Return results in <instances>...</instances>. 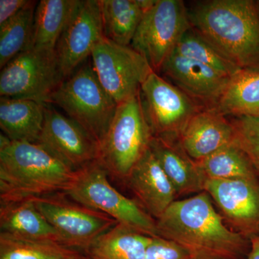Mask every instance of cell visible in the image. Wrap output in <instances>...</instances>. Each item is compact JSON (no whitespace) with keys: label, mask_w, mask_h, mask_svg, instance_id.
<instances>
[{"label":"cell","mask_w":259,"mask_h":259,"mask_svg":"<svg viewBox=\"0 0 259 259\" xmlns=\"http://www.w3.org/2000/svg\"><path fill=\"white\" fill-rule=\"evenodd\" d=\"M156 226L158 236L175 242L192 259H241L249 251L248 240L228 228L204 191L175 200Z\"/></svg>","instance_id":"1"},{"label":"cell","mask_w":259,"mask_h":259,"mask_svg":"<svg viewBox=\"0 0 259 259\" xmlns=\"http://www.w3.org/2000/svg\"><path fill=\"white\" fill-rule=\"evenodd\" d=\"M191 25L241 69L259 70V8L250 0H209L188 10Z\"/></svg>","instance_id":"2"},{"label":"cell","mask_w":259,"mask_h":259,"mask_svg":"<svg viewBox=\"0 0 259 259\" xmlns=\"http://www.w3.org/2000/svg\"><path fill=\"white\" fill-rule=\"evenodd\" d=\"M75 171L37 143L0 136V201L64 193Z\"/></svg>","instance_id":"3"},{"label":"cell","mask_w":259,"mask_h":259,"mask_svg":"<svg viewBox=\"0 0 259 259\" xmlns=\"http://www.w3.org/2000/svg\"><path fill=\"white\" fill-rule=\"evenodd\" d=\"M153 137L139 94L119 104L110 127L99 144L97 161L109 175L126 181L150 148Z\"/></svg>","instance_id":"4"},{"label":"cell","mask_w":259,"mask_h":259,"mask_svg":"<svg viewBox=\"0 0 259 259\" xmlns=\"http://www.w3.org/2000/svg\"><path fill=\"white\" fill-rule=\"evenodd\" d=\"M51 104L62 109L100 144L117 110V102L99 81L92 61L81 64L56 89Z\"/></svg>","instance_id":"5"},{"label":"cell","mask_w":259,"mask_h":259,"mask_svg":"<svg viewBox=\"0 0 259 259\" xmlns=\"http://www.w3.org/2000/svg\"><path fill=\"white\" fill-rule=\"evenodd\" d=\"M108 175L98 161L89 163L75 171L64 193L78 203L105 213L120 224L148 236H158L156 220L139 203L114 188Z\"/></svg>","instance_id":"6"},{"label":"cell","mask_w":259,"mask_h":259,"mask_svg":"<svg viewBox=\"0 0 259 259\" xmlns=\"http://www.w3.org/2000/svg\"><path fill=\"white\" fill-rule=\"evenodd\" d=\"M64 79L55 51L29 49L2 69L0 95L50 105L51 96Z\"/></svg>","instance_id":"7"},{"label":"cell","mask_w":259,"mask_h":259,"mask_svg":"<svg viewBox=\"0 0 259 259\" xmlns=\"http://www.w3.org/2000/svg\"><path fill=\"white\" fill-rule=\"evenodd\" d=\"M192 27L188 8L180 0H156L144 13L131 47L158 73Z\"/></svg>","instance_id":"8"},{"label":"cell","mask_w":259,"mask_h":259,"mask_svg":"<svg viewBox=\"0 0 259 259\" xmlns=\"http://www.w3.org/2000/svg\"><path fill=\"white\" fill-rule=\"evenodd\" d=\"M30 199L58 232L63 244L83 253L95 240L118 223L105 213L75 202L64 193Z\"/></svg>","instance_id":"9"},{"label":"cell","mask_w":259,"mask_h":259,"mask_svg":"<svg viewBox=\"0 0 259 259\" xmlns=\"http://www.w3.org/2000/svg\"><path fill=\"white\" fill-rule=\"evenodd\" d=\"M90 57L99 81L117 105L139 95L143 83L154 71L132 47L105 37L94 48Z\"/></svg>","instance_id":"10"},{"label":"cell","mask_w":259,"mask_h":259,"mask_svg":"<svg viewBox=\"0 0 259 259\" xmlns=\"http://www.w3.org/2000/svg\"><path fill=\"white\" fill-rule=\"evenodd\" d=\"M153 136L178 139L189 121L205 107L153 71L139 93Z\"/></svg>","instance_id":"11"},{"label":"cell","mask_w":259,"mask_h":259,"mask_svg":"<svg viewBox=\"0 0 259 259\" xmlns=\"http://www.w3.org/2000/svg\"><path fill=\"white\" fill-rule=\"evenodd\" d=\"M204 192L231 229L246 239L259 236L258 179L206 180Z\"/></svg>","instance_id":"12"},{"label":"cell","mask_w":259,"mask_h":259,"mask_svg":"<svg viewBox=\"0 0 259 259\" xmlns=\"http://www.w3.org/2000/svg\"><path fill=\"white\" fill-rule=\"evenodd\" d=\"M104 37L100 0H79L55 49L66 79L88 60Z\"/></svg>","instance_id":"13"},{"label":"cell","mask_w":259,"mask_h":259,"mask_svg":"<svg viewBox=\"0 0 259 259\" xmlns=\"http://www.w3.org/2000/svg\"><path fill=\"white\" fill-rule=\"evenodd\" d=\"M41 145L76 171L99 158V144L77 122L47 105Z\"/></svg>","instance_id":"14"},{"label":"cell","mask_w":259,"mask_h":259,"mask_svg":"<svg viewBox=\"0 0 259 259\" xmlns=\"http://www.w3.org/2000/svg\"><path fill=\"white\" fill-rule=\"evenodd\" d=\"M160 71L177 88L206 108L214 107L231 79L175 51L165 61Z\"/></svg>","instance_id":"15"},{"label":"cell","mask_w":259,"mask_h":259,"mask_svg":"<svg viewBox=\"0 0 259 259\" xmlns=\"http://www.w3.org/2000/svg\"><path fill=\"white\" fill-rule=\"evenodd\" d=\"M236 138L229 117L215 108H203L192 117L179 137L184 151L195 161H201L233 144Z\"/></svg>","instance_id":"16"},{"label":"cell","mask_w":259,"mask_h":259,"mask_svg":"<svg viewBox=\"0 0 259 259\" xmlns=\"http://www.w3.org/2000/svg\"><path fill=\"white\" fill-rule=\"evenodd\" d=\"M126 182L140 205L155 220L176 200V192L150 148Z\"/></svg>","instance_id":"17"},{"label":"cell","mask_w":259,"mask_h":259,"mask_svg":"<svg viewBox=\"0 0 259 259\" xmlns=\"http://www.w3.org/2000/svg\"><path fill=\"white\" fill-rule=\"evenodd\" d=\"M150 149L177 194L183 195L203 192L206 178L197 162L184 151L178 139L153 136Z\"/></svg>","instance_id":"18"},{"label":"cell","mask_w":259,"mask_h":259,"mask_svg":"<svg viewBox=\"0 0 259 259\" xmlns=\"http://www.w3.org/2000/svg\"><path fill=\"white\" fill-rule=\"evenodd\" d=\"M0 233L19 239L63 244L58 232L48 222L30 198L0 201Z\"/></svg>","instance_id":"19"},{"label":"cell","mask_w":259,"mask_h":259,"mask_svg":"<svg viewBox=\"0 0 259 259\" xmlns=\"http://www.w3.org/2000/svg\"><path fill=\"white\" fill-rule=\"evenodd\" d=\"M46 104L1 97L0 127L11 141L37 143L45 120Z\"/></svg>","instance_id":"20"},{"label":"cell","mask_w":259,"mask_h":259,"mask_svg":"<svg viewBox=\"0 0 259 259\" xmlns=\"http://www.w3.org/2000/svg\"><path fill=\"white\" fill-rule=\"evenodd\" d=\"M79 0H41L37 3L30 49L55 51ZM28 49V50H29Z\"/></svg>","instance_id":"21"},{"label":"cell","mask_w":259,"mask_h":259,"mask_svg":"<svg viewBox=\"0 0 259 259\" xmlns=\"http://www.w3.org/2000/svg\"><path fill=\"white\" fill-rule=\"evenodd\" d=\"M152 236L117 223L84 252L87 259H144Z\"/></svg>","instance_id":"22"},{"label":"cell","mask_w":259,"mask_h":259,"mask_svg":"<svg viewBox=\"0 0 259 259\" xmlns=\"http://www.w3.org/2000/svg\"><path fill=\"white\" fill-rule=\"evenodd\" d=\"M213 108L228 117H259V70L233 75Z\"/></svg>","instance_id":"23"},{"label":"cell","mask_w":259,"mask_h":259,"mask_svg":"<svg viewBox=\"0 0 259 259\" xmlns=\"http://www.w3.org/2000/svg\"><path fill=\"white\" fill-rule=\"evenodd\" d=\"M104 35L108 40L131 47L146 12L138 0H100Z\"/></svg>","instance_id":"24"},{"label":"cell","mask_w":259,"mask_h":259,"mask_svg":"<svg viewBox=\"0 0 259 259\" xmlns=\"http://www.w3.org/2000/svg\"><path fill=\"white\" fill-rule=\"evenodd\" d=\"M196 162L206 180L258 179V174L249 158L235 141Z\"/></svg>","instance_id":"25"},{"label":"cell","mask_w":259,"mask_h":259,"mask_svg":"<svg viewBox=\"0 0 259 259\" xmlns=\"http://www.w3.org/2000/svg\"><path fill=\"white\" fill-rule=\"evenodd\" d=\"M37 1L28 4L14 18L0 26V67L30 49Z\"/></svg>","instance_id":"26"},{"label":"cell","mask_w":259,"mask_h":259,"mask_svg":"<svg viewBox=\"0 0 259 259\" xmlns=\"http://www.w3.org/2000/svg\"><path fill=\"white\" fill-rule=\"evenodd\" d=\"M0 259H87L75 248L51 241L19 239L0 233Z\"/></svg>","instance_id":"27"},{"label":"cell","mask_w":259,"mask_h":259,"mask_svg":"<svg viewBox=\"0 0 259 259\" xmlns=\"http://www.w3.org/2000/svg\"><path fill=\"white\" fill-rule=\"evenodd\" d=\"M175 51L187 59L207 65L228 77L241 69L192 27L182 36Z\"/></svg>","instance_id":"28"},{"label":"cell","mask_w":259,"mask_h":259,"mask_svg":"<svg viewBox=\"0 0 259 259\" xmlns=\"http://www.w3.org/2000/svg\"><path fill=\"white\" fill-rule=\"evenodd\" d=\"M235 142L249 158L259 175V117H231Z\"/></svg>","instance_id":"29"},{"label":"cell","mask_w":259,"mask_h":259,"mask_svg":"<svg viewBox=\"0 0 259 259\" xmlns=\"http://www.w3.org/2000/svg\"><path fill=\"white\" fill-rule=\"evenodd\" d=\"M144 259H192L185 249L175 242L161 237H153Z\"/></svg>","instance_id":"30"},{"label":"cell","mask_w":259,"mask_h":259,"mask_svg":"<svg viewBox=\"0 0 259 259\" xmlns=\"http://www.w3.org/2000/svg\"><path fill=\"white\" fill-rule=\"evenodd\" d=\"M30 0H0V26L14 18Z\"/></svg>","instance_id":"31"},{"label":"cell","mask_w":259,"mask_h":259,"mask_svg":"<svg viewBox=\"0 0 259 259\" xmlns=\"http://www.w3.org/2000/svg\"><path fill=\"white\" fill-rule=\"evenodd\" d=\"M247 259H259V236L250 240V249Z\"/></svg>","instance_id":"32"}]
</instances>
